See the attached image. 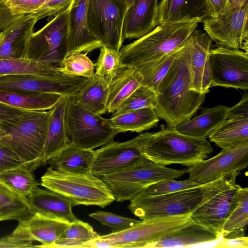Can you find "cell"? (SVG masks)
<instances>
[{
  "mask_svg": "<svg viewBox=\"0 0 248 248\" xmlns=\"http://www.w3.org/2000/svg\"><path fill=\"white\" fill-rule=\"evenodd\" d=\"M178 49L155 92L154 109L158 118L164 120L169 128H175L190 120L201 108L206 94L190 90L189 70Z\"/></svg>",
  "mask_w": 248,
  "mask_h": 248,
  "instance_id": "1",
  "label": "cell"
},
{
  "mask_svg": "<svg viewBox=\"0 0 248 248\" xmlns=\"http://www.w3.org/2000/svg\"><path fill=\"white\" fill-rule=\"evenodd\" d=\"M51 111H27L0 127V145L12 151L33 171L39 167Z\"/></svg>",
  "mask_w": 248,
  "mask_h": 248,
  "instance_id": "2",
  "label": "cell"
},
{
  "mask_svg": "<svg viewBox=\"0 0 248 248\" xmlns=\"http://www.w3.org/2000/svg\"><path fill=\"white\" fill-rule=\"evenodd\" d=\"M140 150L146 158L155 164L188 167L203 161L213 151L206 139L193 137L167 127L157 132H147Z\"/></svg>",
  "mask_w": 248,
  "mask_h": 248,
  "instance_id": "3",
  "label": "cell"
},
{
  "mask_svg": "<svg viewBox=\"0 0 248 248\" xmlns=\"http://www.w3.org/2000/svg\"><path fill=\"white\" fill-rule=\"evenodd\" d=\"M202 22L191 19L163 25L119 50L121 61L126 67L155 62L180 47Z\"/></svg>",
  "mask_w": 248,
  "mask_h": 248,
  "instance_id": "4",
  "label": "cell"
},
{
  "mask_svg": "<svg viewBox=\"0 0 248 248\" xmlns=\"http://www.w3.org/2000/svg\"><path fill=\"white\" fill-rule=\"evenodd\" d=\"M40 185L66 198L73 207L84 205L104 208L115 201L107 184L91 173H65L50 166L41 177Z\"/></svg>",
  "mask_w": 248,
  "mask_h": 248,
  "instance_id": "5",
  "label": "cell"
},
{
  "mask_svg": "<svg viewBox=\"0 0 248 248\" xmlns=\"http://www.w3.org/2000/svg\"><path fill=\"white\" fill-rule=\"evenodd\" d=\"M213 183L158 195L143 190L130 200L128 208L141 220L190 215L204 201Z\"/></svg>",
  "mask_w": 248,
  "mask_h": 248,
  "instance_id": "6",
  "label": "cell"
},
{
  "mask_svg": "<svg viewBox=\"0 0 248 248\" xmlns=\"http://www.w3.org/2000/svg\"><path fill=\"white\" fill-rule=\"evenodd\" d=\"M186 169L175 170L161 166L144 157L128 167L100 177L108 186L115 201L131 200L148 186L169 179H177Z\"/></svg>",
  "mask_w": 248,
  "mask_h": 248,
  "instance_id": "7",
  "label": "cell"
},
{
  "mask_svg": "<svg viewBox=\"0 0 248 248\" xmlns=\"http://www.w3.org/2000/svg\"><path fill=\"white\" fill-rule=\"evenodd\" d=\"M65 123L71 142L84 149L93 150L103 146L119 133L109 119L86 108L72 96L67 97Z\"/></svg>",
  "mask_w": 248,
  "mask_h": 248,
  "instance_id": "8",
  "label": "cell"
},
{
  "mask_svg": "<svg viewBox=\"0 0 248 248\" xmlns=\"http://www.w3.org/2000/svg\"><path fill=\"white\" fill-rule=\"evenodd\" d=\"M127 9L124 0H88V29L102 46L120 50L124 40L123 24Z\"/></svg>",
  "mask_w": 248,
  "mask_h": 248,
  "instance_id": "9",
  "label": "cell"
},
{
  "mask_svg": "<svg viewBox=\"0 0 248 248\" xmlns=\"http://www.w3.org/2000/svg\"><path fill=\"white\" fill-rule=\"evenodd\" d=\"M70 6L51 16L42 28L33 32L25 58L62 67L63 61L68 56L67 16Z\"/></svg>",
  "mask_w": 248,
  "mask_h": 248,
  "instance_id": "10",
  "label": "cell"
},
{
  "mask_svg": "<svg viewBox=\"0 0 248 248\" xmlns=\"http://www.w3.org/2000/svg\"><path fill=\"white\" fill-rule=\"evenodd\" d=\"M190 219V215H186L143 220L127 230L100 235L97 238L109 244L112 248H149Z\"/></svg>",
  "mask_w": 248,
  "mask_h": 248,
  "instance_id": "11",
  "label": "cell"
},
{
  "mask_svg": "<svg viewBox=\"0 0 248 248\" xmlns=\"http://www.w3.org/2000/svg\"><path fill=\"white\" fill-rule=\"evenodd\" d=\"M235 173L214 181L204 201L190 214L191 218L220 233L239 185Z\"/></svg>",
  "mask_w": 248,
  "mask_h": 248,
  "instance_id": "12",
  "label": "cell"
},
{
  "mask_svg": "<svg viewBox=\"0 0 248 248\" xmlns=\"http://www.w3.org/2000/svg\"><path fill=\"white\" fill-rule=\"evenodd\" d=\"M209 60L211 87L220 86L248 90L247 52L219 46L211 49Z\"/></svg>",
  "mask_w": 248,
  "mask_h": 248,
  "instance_id": "13",
  "label": "cell"
},
{
  "mask_svg": "<svg viewBox=\"0 0 248 248\" xmlns=\"http://www.w3.org/2000/svg\"><path fill=\"white\" fill-rule=\"evenodd\" d=\"M87 78L59 74H31L0 77V90L55 93L71 96L78 92Z\"/></svg>",
  "mask_w": 248,
  "mask_h": 248,
  "instance_id": "14",
  "label": "cell"
},
{
  "mask_svg": "<svg viewBox=\"0 0 248 248\" xmlns=\"http://www.w3.org/2000/svg\"><path fill=\"white\" fill-rule=\"evenodd\" d=\"M212 42L205 32L195 29L178 49L187 65L192 91L206 94L211 87L209 55Z\"/></svg>",
  "mask_w": 248,
  "mask_h": 248,
  "instance_id": "15",
  "label": "cell"
},
{
  "mask_svg": "<svg viewBox=\"0 0 248 248\" xmlns=\"http://www.w3.org/2000/svg\"><path fill=\"white\" fill-rule=\"evenodd\" d=\"M248 165V141L230 149L222 150L216 156L189 167V179L205 185L235 173Z\"/></svg>",
  "mask_w": 248,
  "mask_h": 248,
  "instance_id": "16",
  "label": "cell"
},
{
  "mask_svg": "<svg viewBox=\"0 0 248 248\" xmlns=\"http://www.w3.org/2000/svg\"><path fill=\"white\" fill-rule=\"evenodd\" d=\"M248 4L231 12L208 16L202 22L203 30L219 46L242 49L248 41Z\"/></svg>",
  "mask_w": 248,
  "mask_h": 248,
  "instance_id": "17",
  "label": "cell"
},
{
  "mask_svg": "<svg viewBox=\"0 0 248 248\" xmlns=\"http://www.w3.org/2000/svg\"><path fill=\"white\" fill-rule=\"evenodd\" d=\"M147 132L124 142L113 140L94 151V157L91 173L101 177L141 160L145 157L140 148L147 137Z\"/></svg>",
  "mask_w": 248,
  "mask_h": 248,
  "instance_id": "18",
  "label": "cell"
},
{
  "mask_svg": "<svg viewBox=\"0 0 248 248\" xmlns=\"http://www.w3.org/2000/svg\"><path fill=\"white\" fill-rule=\"evenodd\" d=\"M88 0H73L70 5L67 16L68 56L88 53L102 46L88 29Z\"/></svg>",
  "mask_w": 248,
  "mask_h": 248,
  "instance_id": "19",
  "label": "cell"
},
{
  "mask_svg": "<svg viewBox=\"0 0 248 248\" xmlns=\"http://www.w3.org/2000/svg\"><path fill=\"white\" fill-rule=\"evenodd\" d=\"M158 0H133L124 20V39H138L157 26Z\"/></svg>",
  "mask_w": 248,
  "mask_h": 248,
  "instance_id": "20",
  "label": "cell"
},
{
  "mask_svg": "<svg viewBox=\"0 0 248 248\" xmlns=\"http://www.w3.org/2000/svg\"><path fill=\"white\" fill-rule=\"evenodd\" d=\"M27 198L34 213L69 223L77 219L70 201L58 193L37 186Z\"/></svg>",
  "mask_w": 248,
  "mask_h": 248,
  "instance_id": "21",
  "label": "cell"
},
{
  "mask_svg": "<svg viewBox=\"0 0 248 248\" xmlns=\"http://www.w3.org/2000/svg\"><path fill=\"white\" fill-rule=\"evenodd\" d=\"M220 238V233L191 218L184 225L165 234L149 248L189 247L215 242Z\"/></svg>",
  "mask_w": 248,
  "mask_h": 248,
  "instance_id": "22",
  "label": "cell"
},
{
  "mask_svg": "<svg viewBox=\"0 0 248 248\" xmlns=\"http://www.w3.org/2000/svg\"><path fill=\"white\" fill-rule=\"evenodd\" d=\"M37 22L31 14L26 15L6 28L5 37L0 43V59L25 58Z\"/></svg>",
  "mask_w": 248,
  "mask_h": 248,
  "instance_id": "23",
  "label": "cell"
},
{
  "mask_svg": "<svg viewBox=\"0 0 248 248\" xmlns=\"http://www.w3.org/2000/svg\"><path fill=\"white\" fill-rule=\"evenodd\" d=\"M67 96H63L51 109V119L39 167L66 147L71 142L65 123Z\"/></svg>",
  "mask_w": 248,
  "mask_h": 248,
  "instance_id": "24",
  "label": "cell"
},
{
  "mask_svg": "<svg viewBox=\"0 0 248 248\" xmlns=\"http://www.w3.org/2000/svg\"><path fill=\"white\" fill-rule=\"evenodd\" d=\"M208 16L205 0H161L158 4V25Z\"/></svg>",
  "mask_w": 248,
  "mask_h": 248,
  "instance_id": "25",
  "label": "cell"
},
{
  "mask_svg": "<svg viewBox=\"0 0 248 248\" xmlns=\"http://www.w3.org/2000/svg\"><path fill=\"white\" fill-rule=\"evenodd\" d=\"M94 151L78 147L71 142L47 162L61 172L85 174L91 173Z\"/></svg>",
  "mask_w": 248,
  "mask_h": 248,
  "instance_id": "26",
  "label": "cell"
},
{
  "mask_svg": "<svg viewBox=\"0 0 248 248\" xmlns=\"http://www.w3.org/2000/svg\"><path fill=\"white\" fill-rule=\"evenodd\" d=\"M69 223L48 218L36 213L25 220L19 221L22 228L34 241L41 243L35 248H49L58 240Z\"/></svg>",
  "mask_w": 248,
  "mask_h": 248,
  "instance_id": "27",
  "label": "cell"
},
{
  "mask_svg": "<svg viewBox=\"0 0 248 248\" xmlns=\"http://www.w3.org/2000/svg\"><path fill=\"white\" fill-rule=\"evenodd\" d=\"M229 108L222 105L213 108H202L200 115L177 125L174 128L185 135L206 139L213 130L227 119Z\"/></svg>",
  "mask_w": 248,
  "mask_h": 248,
  "instance_id": "28",
  "label": "cell"
},
{
  "mask_svg": "<svg viewBox=\"0 0 248 248\" xmlns=\"http://www.w3.org/2000/svg\"><path fill=\"white\" fill-rule=\"evenodd\" d=\"M62 96L50 93L0 90V102L29 111L51 109Z\"/></svg>",
  "mask_w": 248,
  "mask_h": 248,
  "instance_id": "29",
  "label": "cell"
},
{
  "mask_svg": "<svg viewBox=\"0 0 248 248\" xmlns=\"http://www.w3.org/2000/svg\"><path fill=\"white\" fill-rule=\"evenodd\" d=\"M108 83L95 74L87 78L81 89L71 96L80 105L100 115L107 112Z\"/></svg>",
  "mask_w": 248,
  "mask_h": 248,
  "instance_id": "30",
  "label": "cell"
},
{
  "mask_svg": "<svg viewBox=\"0 0 248 248\" xmlns=\"http://www.w3.org/2000/svg\"><path fill=\"white\" fill-rule=\"evenodd\" d=\"M142 77L134 66L126 67L108 83L107 112L113 113L121 103L141 85Z\"/></svg>",
  "mask_w": 248,
  "mask_h": 248,
  "instance_id": "31",
  "label": "cell"
},
{
  "mask_svg": "<svg viewBox=\"0 0 248 248\" xmlns=\"http://www.w3.org/2000/svg\"><path fill=\"white\" fill-rule=\"evenodd\" d=\"M248 223V188L239 186L229 214L222 226L221 238L245 235Z\"/></svg>",
  "mask_w": 248,
  "mask_h": 248,
  "instance_id": "32",
  "label": "cell"
},
{
  "mask_svg": "<svg viewBox=\"0 0 248 248\" xmlns=\"http://www.w3.org/2000/svg\"><path fill=\"white\" fill-rule=\"evenodd\" d=\"M222 149L233 148L248 141V119H226L208 135Z\"/></svg>",
  "mask_w": 248,
  "mask_h": 248,
  "instance_id": "33",
  "label": "cell"
},
{
  "mask_svg": "<svg viewBox=\"0 0 248 248\" xmlns=\"http://www.w3.org/2000/svg\"><path fill=\"white\" fill-rule=\"evenodd\" d=\"M112 126L119 133H140L156 126L159 119L154 108H144L117 115L109 118Z\"/></svg>",
  "mask_w": 248,
  "mask_h": 248,
  "instance_id": "34",
  "label": "cell"
},
{
  "mask_svg": "<svg viewBox=\"0 0 248 248\" xmlns=\"http://www.w3.org/2000/svg\"><path fill=\"white\" fill-rule=\"evenodd\" d=\"M33 214L27 198L14 192L0 181V222L9 220L19 222Z\"/></svg>",
  "mask_w": 248,
  "mask_h": 248,
  "instance_id": "35",
  "label": "cell"
},
{
  "mask_svg": "<svg viewBox=\"0 0 248 248\" xmlns=\"http://www.w3.org/2000/svg\"><path fill=\"white\" fill-rule=\"evenodd\" d=\"M58 68L50 63L28 58L0 59V77L24 74L58 75L61 74Z\"/></svg>",
  "mask_w": 248,
  "mask_h": 248,
  "instance_id": "36",
  "label": "cell"
},
{
  "mask_svg": "<svg viewBox=\"0 0 248 248\" xmlns=\"http://www.w3.org/2000/svg\"><path fill=\"white\" fill-rule=\"evenodd\" d=\"M100 235L89 223L77 219L69 223L60 238L49 248H79Z\"/></svg>",
  "mask_w": 248,
  "mask_h": 248,
  "instance_id": "37",
  "label": "cell"
},
{
  "mask_svg": "<svg viewBox=\"0 0 248 248\" xmlns=\"http://www.w3.org/2000/svg\"><path fill=\"white\" fill-rule=\"evenodd\" d=\"M0 181L14 192L25 197L39 185L33 171L24 165L0 173Z\"/></svg>",
  "mask_w": 248,
  "mask_h": 248,
  "instance_id": "38",
  "label": "cell"
},
{
  "mask_svg": "<svg viewBox=\"0 0 248 248\" xmlns=\"http://www.w3.org/2000/svg\"><path fill=\"white\" fill-rule=\"evenodd\" d=\"M178 48L155 62L134 66L142 77L141 85L149 87L155 93L160 81L175 58Z\"/></svg>",
  "mask_w": 248,
  "mask_h": 248,
  "instance_id": "39",
  "label": "cell"
},
{
  "mask_svg": "<svg viewBox=\"0 0 248 248\" xmlns=\"http://www.w3.org/2000/svg\"><path fill=\"white\" fill-rule=\"evenodd\" d=\"M95 67V74L104 78L108 83L126 68L121 61L119 51L105 46L100 48Z\"/></svg>",
  "mask_w": 248,
  "mask_h": 248,
  "instance_id": "40",
  "label": "cell"
},
{
  "mask_svg": "<svg viewBox=\"0 0 248 248\" xmlns=\"http://www.w3.org/2000/svg\"><path fill=\"white\" fill-rule=\"evenodd\" d=\"M85 54L76 53L67 57L58 71L62 74L88 78L95 75L94 64Z\"/></svg>",
  "mask_w": 248,
  "mask_h": 248,
  "instance_id": "41",
  "label": "cell"
},
{
  "mask_svg": "<svg viewBox=\"0 0 248 248\" xmlns=\"http://www.w3.org/2000/svg\"><path fill=\"white\" fill-rule=\"evenodd\" d=\"M156 95L149 87L141 85L128 96L112 115H117L144 108L154 109Z\"/></svg>",
  "mask_w": 248,
  "mask_h": 248,
  "instance_id": "42",
  "label": "cell"
},
{
  "mask_svg": "<svg viewBox=\"0 0 248 248\" xmlns=\"http://www.w3.org/2000/svg\"><path fill=\"white\" fill-rule=\"evenodd\" d=\"M89 216L99 221L103 225L109 227L111 230V233H117L127 230L141 220L101 211H97Z\"/></svg>",
  "mask_w": 248,
  "mask_h": 248,
  "instance_id": "43",
  "label": "cell"
},
{
  "mask_svg": "<svg viewBox=\"0 0 248 248\" xmlns=\"http://www.w3.org/2000/svg\"><path fill=\"white\" fill-rule=\"evenodd\" d=\"M201 185L189 178L183 181L169 179L153 184L146 187L144 190L149 195H158L191 188Z\"/></svg>",
  "mask_w": 248,
  "mask_h": 248,
  "instance_id": "44",
  "label": "cell"
},
{
  "mask_svg": "<svg viewBox=\"0 0 248 248\" xmlns=\"http://www.w3.org/2000/svg\"><path fill=\"white\" fill-rule=\"evenodd\" d=\"M33 241L26 230L17 226L12 233L0 238V248H35Z\"/></svg>",
  "mask_w": 248,
  "mask_h": 248,
  "instance_id": "45",
  "label": "cell"
},
{
  "mask_svg": "<svg viewBox=\"0 0 248 248\" xmlns=\"http://www.w3.org/2000/svg\"><path fill=\"white\" fill-rule=\"evenodd\" d=\"M46 0H5L7 6L13 15H26L36 13Z\"/></svg>",
  "mask_w": 248,
  "mask_h": 248,
  "instance_id": "46",
  "label": "cell"
},
{
  "mask_svg": "<svg viewBox=\"0 0 248 248\" xmlns=\"http://www.w3.org/2000/svg\"><path fill=\"white\" fill-rule=\"evenodd\" d=\"M73 0H46L42 7L36 13L31 14L38 21L46 17L54 16L64 11Z\"/></svg>",
  "mask_w": 248,
  "mask_h": 248,
  "instance_id": "47",
  "label": "cell"
},
{
  "mask_svg": "<svg viewBox=\"0 0 248 248\" xmlns=\"http://www.w3.org/2000/svg\"><path fill=\"white\" fill-rule=\"evenodd\" d=\"M23 165V163L15 153L0 145V173Z\"/></svg>",
  "mask_w": 248,
  "mask_h": 248,
  "instance_id": "48",
  "label": "cell"
},
{
  "mask_svg": "<svg viewBox=\"0 0 248 248\" xmlns=\"http://www.w3.org/2000/svg\"><path fill=\"white\" fill-rule=\"evenodd\" d=\"M227 119H248V94H243L241 100L230 108Z\"/></svg>",
  "mask_w": 248,
  "mask_h": 248,
  "instance_id": "49",
  "label": "cell"
},
{
  "mask_svg": "<svg viewBox=\"0 0 248 248\" xmlns=\"http://www.w3.org/2000/svg\"><path fill=\"white\" fill-rule=\"evenodd\" d=\"M23 15H15L5 3V0H0V31L13 24Z\"/></svg>",
  "mask_w": 248,
  "mask_h": 248,
  "instance_id": "50",
  "label": "cell"
},
{
  "mask_svg": "<svg viewBox=\"0 0 248 248\" xmlns=\"http://www.w3.org/2000/svg\"><path fill=\"white\" fill-rule=\"evenodd\" d=\"M27 111L14 108L0 102V127L5 123L14 119Z\"/></svg>",
  "mask_w": 248,
  "mask_h": 248,
  "instance_id": "51",
  "label": "cell"
},
{
  "mask_svg": "<svg viewBox=\"0 0 248 248\" xmlns=\"http://www.w3.org/2000/svg\"><path fill=\"white\" fill-rule=\"evenodd\" d=\"M222 238L214 247L221 248H248V238L245 235L231 238Z\"/></svg>",
  "mask_w": 248,
  "mask_h": 248,
  "instance_id": "52",
  "label": "cell"
},
{
  "mask_svg": "<svg viewBox=\"0 0 248 248\" xmlns=\"http://www.w3.org/2000/svg\"><path fill=\"white\" fill-rule=\"evenodd\" d=\"M228 0H205L208 16H215L224 13Z\"/></svg>",
  "mask_w": 248,
  "mask_h": 248,
  "instance_id": "53",
  "label": "cell"
},
{
  "mask_svg": "<svg viewBox=\"0 0 248 248\" xmlns=\"http://www.w3.org/2000/svg\"><path fill=\"white\" fill-rule=\"evenodd\" d=\"M248 4V0H228L227 5L224 13L234 11Z\"/></svg>",
  "mask_w": 248,
  "mask_h": 248,
  "instance_id": "54",
  "label": "cell"
},
{
  "mask_svg": "<svg viewBox=\"0 0 248 248\" xmlns=\"http://www.w3.org/2000/svg\"><path fill=\"white\" fill-rule=\"evenodd\" d=\"M6 29L3 31H0V43L4 39L5 35L6 34Z\"/></svg>",
  "mask_w": 248,
  "mask_h": 248,
  "instance_id": "55",
  "label": "cell"
},
{
  "mask_svg": "<svg viewBox=\"0 0 248 248\" xmlns=\"http://www.w3.org/2000/svg\"><path fill=\"white\" fill-rule=\"evenodd\" d=\"M124 2L126 3L127 6V8H128L130 5H131L133 0H124Z\"/></svg>",
  "mask_w": 248,
  "mask_h": 248,
  "instance_id": "56",
  "label": "cell"
}]
</instances>
